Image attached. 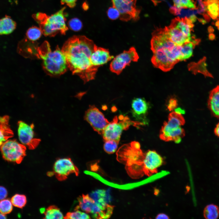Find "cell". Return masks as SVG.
Returning a JSON list of instances; mask_svg holds the SVG:
<instances>
[{
  "label": "cell",
  "instance_id": "cell-7",
  "mask_svg": "<svg viewBox=\"0 0 219 219\" xmlns=\"http://www.w3.org/2000/svg\"><path fill=\"white\" fill-rule=\"evenodd\" d=\"M113 6L120 13V19L124 22L131 19L136 21L139 18L141 10L136 5L137 0H111Z\"/></svg>",
  "mask_w": 219,
  "mask_h": 219
},
{
  "label": "cell",
  "instance_id": "cell-19",
  "mask_svg": "<svg viewBox=\"0 0 219 219\" xmlns=\"http://www.w3.org/2000/svg\"><path fill=\"white\" fill-rule=\"evenodd\" d=\"M184 130L181 127L169 129H162L160 134V138L165 141H173L177 144L179 143L181 138L185 135Z\"/></svg>",
  "mask_w": 219,
  "mask_h": 219
},
{
  "label": "cell",
  "instance_id": "cell-31",
  "mask_svg": "<svg viewBox=\"0 0 219 219\" xmlns=\"http://www.w3.org/2000/svg\"><path fill=\"white\" fill-rule=\"evenodd\" d=\"M66 219H90V216L86 213L82 212L78 209H75L72 212H68L64 217Z\"/></svg>",
  "mask_w": 219,
  "mask_h": 219
},
{
  "label": "cell",
  "instance_id": "cell-28",
  "mask_svg": "<svg viewBox=\"0 0 219 219\" xmlns=\"http://www.w3.org/2000/svg\"><path fill=\"white\" fill-rule=\"evenodd\" d=\"M42 32L40 28L35 26L30 28L27 31L26 35V38L29 40L35 41L41 37Z\"/></svg>",
  "mask_w": 219,
  "mask_h": 219
},
{
  "label": "cell",
  "instance_id": "cell-5",
  "mask_svg": "<svg viewBox=\"0 0 219 219\" xmlns=\"http://www.w3.org/2000/svg\"><path fill=\"white\" fill-rule=\"evenodd\" d=\"M142 123L131 120L127 116L120 115L115 116L112 121L109 122L102 134L104 141L114 140L119 142L122 131L128 129L131 125L138 126Z\"/></svg>",
  "mask_w": 219,
  "mask_h": 219
},
{
  "label": "cell",
  "instance_id": "cell-43",
  "mask_svg": "<svg viewBox=\"0 0 219 219\" xmlns=\"http://www.w3.org/2000/svg\"><path fill=\"white\" fill-rule=\"evenodd\" d=\"M209 39L211 40H214L215 38V36L212 33H210L209 36Z\"/></svg>",
  "mask_w": 219,
  "mask_h": 219
},
{
  "label": "cell",
  "instance_id": "cell-2",
  "mask_svg": "<svg viewBox=\"0 0 219 219\" xmlns=\"http://www.w3.org/2000/svg\"><path fill=\"white\" fill-rule=\"evenodd\" d=\"M151 50L153 66L164 72L170 71L175 65L182 61V46H179L169 38L164 28H157L152 33Z\"/></svg>",
  "mask_w": 219,
  "mask_h": 219
},
{
  "label": "cell",
  "instance_id": "cell-37",
  "mask_svg": "<svg viewBox=\"0 0 219 219\" xmlns=\"http://www.w3.org/2000/svg\"><path fill=\"white\" fill-rule=\"evenodd\" d=\"M77 1V0H61V5L66 4L69 7L73 8L75 6Z\"/></svg>",
  "mask_w": 219,
  "mask_h": 219
},
{
  "label": "cell",
  "instance_id": "cell-13",
  "mask_svg": "<svg viewBox=\"0 0 219 219\" xmlns=\"http://www.w3.org/2000/svg\"><path fill=\"white\" fill-rule=\"evenodd\" d=\"M163 162L162 158L156 151H148L144 154L142 161L144 174L150 176L156 172Z\"/></svg>",
  "mask_w": 219,
  "mask_h": 219
},
{
  "label": "cell",
  "instance_id": "cell-11",
  "mask_svg": "<svg viewBox=\"0 0 219 219\" xmlns=\"http://www.w3.org/2000/svg\"><path fill=\"white\" fill-rule=\"evenodd\" d=\"M54 172L59 180H65L68 176L74 173L76 176L79 174V170L70 158H59L55 162L53 167Z\"/></svg>",
  "mask_w": 219,
  "mask_h": 219
},
{
  "label": "cell",
  "instance_id": "cell-10",
  "mask_svg": "<svg viewBox=\"0 0 219 219\" xmlns=\"http://www.w3.org/2000/svg\"><path fill=\"white\" fill-rule=\"evenodd\" d=\"M84 119L95 131L101 135L109 123L103 114L94 105L90 106L85 112Z\"/></svg>",
  "mask_w": 219,
  "mask_h": 219
},
{
  "label": "cell",
  "instance_id": "cell-25",
  "mask_svg": "<svg viewBox=\"0 0 219 219\" xmlns=\"http://www.w3.org/2000/svg\"><path fill=\"white\" fill-rule=\"evenodd\" d=\"M16 23L11 17L5 15L0 19V35H8L12 33L16 29Z\"/></svg>",
  "mask_w": 219,
  "mask_h": 219
},
{
  "label": "cell",
  "instance_id": "cell-46",
  "mask_svg": "<svg viewBox=\"0 0 219 219\" xmlns=\"http://www.w3.org/2000/svg\"><path fill=\"white\" fill-rule=\"evenodd\" d=\"M46 209L44 207L41 208L40 209V211L41 214L44 213Z\"/></svg>",
  "mask_w": 219,
  "mask_h": 219
},
{
  "label": "cell",
  "instance_id": "cell-14",
  "mask_svg": "<svg viewBox=\"0 0 219 219\" xmlns=\"http://www.w3.org/2000/svg\"><path fill=\"white\" fill-rule=\"evenodd\" d=\"M170 25L179 29L196 45L199 43L200 39H196L192 33L194 25L189 18L176 17L172 20Z\"/></svg>",
  "mask_w": 219,
  "mask_h": 219
},
{
  "label": "cell",
  "instance_id": "cell-35",
  "mask_svg": "<svg viewBox=\"0 0 219 219\" xmlns=\"http://www.w3.org/2000/svg\"><path fill=\"white\" fill-rule=\"evenodd\" d=\"M107 15L110 19L114 20L120 17V13L116 8L112 6L109 8L108 9Z\"/></svg>",
  "mask_w": 219,
  "mask_h": 219
},
{
  "label": "cell",
  "instance_id": "cell-17",
  "mask_svg": "<svg viewBox=\"0 0 219 219\" xmlns=\"http://www.w3.org/2000/svg\"><path fill=\"white\" fill-rule=\"evenodd\" d=\"M114 58L110 55L108 50L98 47L96 44L90 57L92 64L99 68L106 63Z\"/></svg>",
  "mask_w": 219,
  "mask_h": 219
},
{
  "label": "cell",
  "instance_id": "cell-30",
  "mask_svg": "<svg viewBox=\"0 0 219 219\" xmlns=\"http://www.w3.org/2000/svg\"><path fill=\"white\" fill-rule=\"evenodd\" d=\"M196 45L191 42L186 43L182 45V53L183 55L182 61L189 58L192 56L193 49Z\"/></svg>",
  "mask_w": 219,
  "mask_h": 219
},
{
  "label": "cell",
  "instance_id": "cell-47",
  "mask_svg": "<svg viewBox=\"0 0 219 219\" xmlns=\"http://www.w3.org/2000/svg\"><path fill=\"white\" fill-rule=\"evenodd\" d=\"M47 176H51L54 175V171L53 172H49L47 173Z\"/></svg>",
  "mask_w": 219,
  "mask_h": 219
},
{
  "label": "cell",
  "instance_id": "cell-34",
  "mask_svg": "<svg viewBox=\"0 0 219 219\" xmlns=\"http://www.w3.org/2000/svg\"><path fill=\"white\" fill-rule=\"evenodd\" d=\"M68 25L70 29L76 32L81 30L83 26L81 21L76 18H73L69 20L68 23Z\"/></svg>",
  "mask_w": 219,
  "mask_h": 219
},
{
  "label": "cell",
  "instance_id": "cell-1",
  "mask_svg": "<svg viewBox=\"0 0 219 219\" xmlns=\"http://www.w3.org/2000/svg\"><path fill=\"white\" fill-rule=\"evenodd\" d=\"M95 44L84 36H74L64 43L61 50L68 68L84 83L95 79L98 68L91 64L90 57Z\"/></svg>",
  "mask_w": 219,
  "mask_h": 219
},
{
  "label": "cell",
  "instance_id": "cell-3",
  "mask_svg": "<svg viewBox=\"0 0 219 219\" xmlns=\"http://www.w3.org/2000/svg\"><path fill=\"white\" fill-rule=\"evenodd\" d=\"M36 46L34 55L42 60L43 68L47 74L57 76L66 72L68 68L66 57L58 46L52 51L47 41H45L39 47Z\"/></svg>",
  "mask_w": 219,
  "mask_h": 219
},
{
  "label": "cell",
  "instance_id": "cell-39",
  "mask_svg": "<svg viewBox=\"0 0 219 219\" xmlns=\"http://www.w3.org/2000/svg\"><path fill=\"white\" fill-rule=\"evenodd\" d=\"M156 219H169V216L166 214L164 213H160L158 214L155 218Z\"/></svg>",
  "mask_w": 219,
  "mask_h": 219
},
{
  "label": "cell",
  "instance_id": "cell-24",
  "mask_svg": "<svg viewBox=\"0 0 219 219\" xmlns=\"http://www.w3.org/2000/svg\"><path fill=\"white\" fill-rule=\"evenodd\" d=\"M185 120L181 114L175 112L171 113L169 116L167 122H165L162 128L165 129H172L183 125Z\"/></svg>",
  "mask_w": 219,
  "mask_h": 219
},
{
  "label": "cell",
  "instance_id": "cell-15",
  "mask_svg": "<svg viewBox=\"0 0 219 219\" xmlns=\"http://www.w3.org/2000/svg\"><path fill=\"white\" fill-rule=\"evenodd\" d=\"M200 10L203 16L207 15L214 20H219V0H199Z\"/></svg>",
  "mask_w": 219,
  "mask_h": 219
},
{
  "label": "cell",
  "instance_id": "cell-33",
  "mask_svg": "<svg viewBox=\"0 0 219 219\" xmlns=\"http://www.w3.org/2000/svg\"><path fill=\"white\" fill-rule=\"evenodd\" d=\"M119 143V142L114 140L105 141L103 146L104 149L108 154H113L116 150Z\"/></svg>",
  "mask_w": 219,
  "mask_h": 219
},
{
  "label": "cell",
  "instance_id": "cell-23",
  "mask_svg": "<svg viewBox=\"0 0 219 219\" xmlns=\"http://www.w3.org/2000/svg\"><path fill=\"white\" fill-rule=\"evenodd\" d=\"M131 107L134 116L138 117L146 114L148 109L149 105L144 98H137L132 100Z\"/></svg>",
  "mask_w": 219,
  "mask_h": 219
},
{
  "label": "cell",
  "instance_id": "cell-18",
  "mask_svg": "<svg viewBox=\"0 0 219 219\" xmlns=\"http://www.w3.org/2000/svg\"><path fill=\"white\" fill-rule=\"evenodd\" d=\"M164 30L170 39L173 42L179 46L191 42L190 39L186 36L179 28L170 25L165 26Z\"/></svg>",
  "mask_w": 219,
  "mask_h": 219
},
{
  "label": "cell",
  "instance_id": "cell-41",
  "mask_svg": "<svg viewBox=\"0 0 219 219\" xmlns=\"http://www.w3.org/2000/svg\"><path fill=\"white\" fill-rule=\"evenodd\" d=\"M214 133L216 136L219 137V122L216 125L214 129Z\"/></svg>",
  "mask_w": 219,
  "mask_h": 219
},
{
  "label": "cell",
  "instance_id": "cell-29",
  "mask_svg": "<svg viewBox=\"0 0 219 219\" xmlns=\"http://www.w3.org/2000/svg\"><path fill=\"white\" fill-rule=\"evenodd\" d=\"M10 200L13 206L20 208L24 207L27 202L26 196L24 195L18 194L12 196Z\"/></svg>",
  "mask_w": 219,
  "mask_h": 219
},
{
  "label": "cell",
  "instance_id": "cell-49",
  "mask_svg": "<svg viewBox=\"0 0 219 219\" xmlns=\"http://www.w3.org/2000/svg\"><path fill=\"white\" fill-rule=\"evenodd\" d=\"M216 26L217 27H219V20H217L215 24Z\"/></svg>",
  "mask_w": 219,
  "mask_h": 219
},
{
  "label": "cell",
  "instance_id": "cell-26",
  "mask_svg": "<svg viewBox=\"0 0 219 219\" xmlns=\"http://www.w3.org/2000/svg\"><path fill=\"white\" fill-rule=\"evenodd\" d=\"M44 214V219H62L64 218V217L60 209L54 205L49 206L46 209Z\"/></svg>",
  "mask_w": 219,
  "mask_h": 219
},
{
  "label": "cell",
  "instance_id": "cell-42",
  "mask_svg": "<svg viewBox=\"0 0 219 219\" xmlns=\"http://www.w3.org/2000/svg\"><path fill=\"white\" fill-rule=\"evenodd\" d=\"M189 18L193 23L196 22L197 19V17L194 15L191 16Z\"/></svg>",
  "mask_w": 219,
  "mask_h": 219
},
{
  "label": "cell",
  "instance_id": "cell-22",
  "mask_svg": "<svg viewBox=\"0 0 219 219\" xmlns=\"http://www.w3.org/2000/svg\"><path fill=\"white\" fill-rule=\"evenodd\" d=\"M174 5L169 10L171 13L174 15L180 14L182 9H188L190 10L198 9L196 2L193 0H172Z\"/></svg>",
  "mask_w": 219,
  "mask_h": 219
},
{
  "label": "cell",
  "instance_id": "cell-4",
  "mask_svg": "<svg viewBox=\"0 0 219 219\" xmlns=\"http://www.w3.org/2000/svg\"><path fill=\"white\" fill-rule=\"evenodd\" d=\"M66 8L64 7L55 13L49 16L39 12L32 17L38 23L42 33L45 36H54L59 33L65 35L68 28L64 14Z\"/></svg>",
  "mask_w": 219,
  "mask_h": 219
},
{
  "label": "cell",
  "instance_id": "cell-36",
  "mask_svg": "<svg viewBox=\"0 0 219 219\" xmlns=\"http://www.w3.org/2000/svg\"><path fill=\"white\" fill-rule=\"evenodd\" d=\"M178 105V101L175 98H171L168 101L167 105L168 109L170 111L175 109Z\"/></svg>",
  "mask_w": 219,
  "mask_h": 219
},
{
  "label": "cell",
  "instance_id": "cell-45",
  "mask_svg": "<svg viewBox=\"0 0 219 219\" xmlns=\"http://www.w3.org/2000/svg\"><path fill=\"white\" fill-rule=\"evenodd\" d=\"M199 21L201 22L202 24H204L207 23V21L204 19H198Z\"/></svg>",
  "mask_w": 219,
  "mask_h": 219
},
{
  "label": "cell",
  "instance_id": "cell-44",
  "mask_svg": "<svg viewBox=\"0 0 219 219\" xmlns=\"http://www.w3.org/2000/svg\"><path fill=\"white\" fill-rule=\"evenodd\" d=\"M208 30L209 33H211L214 31V29L212 26H210L208 28Z\"/></svg>",
  "mask_w": 219,
  "mask_h": 219
},
{
  "label": "cell",
  "instance_id": "cell-27",
  "mask_svg": "<svg viewBox=\"0 0 219 219\" xmlns=\"http://www.w3.org/2000/svg\"><path fill=\"white\" fill-rule=\"evenodd\" d=\"M203 216L207 219H215L219 216V208L218 206L214 204L207 205L203 211Z\"/></svg>",
  "mask_w": 219,
  "mask_h": 219
},
{
  "label": "cell",
  "instance_id": "cell-20",
  "mask_svg": "<svg viewBox=\"0 0 219 219\" xmlns=\"http://www.w3.org/2000/svg\"><path fill=\"white\" fill-rule=\"evenodd\" d=\"M9 120L8 115L0 116V146L14 135L9 124Z\"/></svg>",
  "mask_w": 219,
  "mask_h": 219
},
{
  "label": "cell",
  "instance_id": "cell-21",
  "mask_svg": "<svg viewBox=\"0 0 219 219\" xmlns=\"http://www.w3.org/2000/svg\"><path fill=\"white\" fill-rule=\"evenodd\" d=\"M208 106L212 115L219 119V86L210 92L208 101Z\"/></svg>",
  "mask_w": 219,
  "mask_h": 219
},
{
  "label": "cell",
  "instance_id": "cell-32",
  "mask_svg": "<svg viewBox=\"0 0 219 219\" xmlns=\"http://www.w3.org/2000/svg\"><path fill=\"white\" fill-rule=\"evenodd\" d=\"M13 209V205L11 200L4 199L0 201V213L5 215L10 213Z\"/></svg>",
  "mask_w": 219,
  "mask_h": 219
},
{
  "label": "cell",
  "instance_id": "cell-12",
  "mask_svg": "<svg viewBox=\"0 0 219 219\" xmlns=\"http://www.w3.org/2000/svg\"><path fill=\"white\" fill-rule=\"evenodd\" d=\"M78 205L75 209H80L86 213L90 214L95 218H108L105 213L89 195L83 194L78 198Z\"/></svg>",
  "mask_w": 219,
  "mask_h": 219
},
{
  "label": "cell",
  "instance_id": "cell-48",
  "mask_svg": "<svg viewBox=\"0 0 219 219\" xmlns=\"http://www.w3.org/2000/svg\"><path fill=\"white\" fill-rule=\"evenodd\" d=\"M7 218L5 215L3 214L0 213V219H6Z\"/></svg>",
  "mask_w": 219,
  "mask_h": 219
},
{
  "label": "cell",
  "instance_id": "cell-8",
  "mask_svg": "<svg viewBox=\"0 0 219 219\" xmlns=\"http://www.w3.org/2000/svg\"><path fill=\"white\" fill-rule=\"evenodd\" d=\"M139 58L135 48L131 47L128 50L124 51L113 58L110 63L109 69L112 72L119 75L131 62H137Z\"/></svg>",
  "mask_w": 219,
  "mask_h": 219
},
{
  "label": "cell",
  "instance_id": "cell-9",
  "mask_svg": "<svg viewBox=\"0 0 219 219\" xmlns=\"http://www.w3.org/2000/svg\"><path fill=\"white\" fill-rule=\"evenodd\" d=\"M17 124L18 134L20 142L30 149L35 148L40 140L34 137L33 124L29 125L22 121H19Z\"/></svg>",
  "mask_w": 219,
  "mask_h": 219
},
{
  "label": "cell",
  "instance_id": "cell-38",
  "mask_svg": "<svg viewBox=\"0 0 219 219\" xmlns=\"http://www.w3.org/2000/svg\"><path fill=\"white\" fill-rule=\"evenodd\" d=\"M8 195L6 189L3 186H0V201L5 199Z\"/></svg>",
  "mask_w": 219,
  "mask_h": 219
},
{
  "label": "cell",
  "instance_id": "cell-6",
  "mask_svg": "<svg viewBox=\"0 0 219 219\" xmlns=\"http://www.w3.org/2000/svg\"><path fill=\"white\" fill-rule=\"evenodd\" d=\"M25 146L16 140L8 139L0 146V151L5 160L17 164L21 163L26 155Z\"/></svg>",
  "mask_w": 219,
  "mask_h": 219
},
{
  "label": "cell",
  "instance_id": "cell-16",
  "mask_svg": "<svg viewBox=\"0 0 219 219\" xmlns=\"http://www.w3.org/2000/svg\"><path fill=\"white\" fill-rule=\"evenodd\" d=\"M90 196L109 218L112 214L113 206L108 203L109 200L106 191L102 189L96 190L91 193Z\"/></svg>",
  "mask_w": 219,
  "mask_h": 219
},
{
  "label": "cell",
  "instance_id": "cell-40",
  "mask_svg": "<svg viewBox=\"0 0 219 219\" xmlns=\"http://www.w3.org/2000/svg\"><path fill=\"white\" fill-rule=\"evenodd\" d=\"M175 112L180 114H183L185 113V110L180 107H177L175 109Z\"/></svg>",
  "mask_w": 219,
  "mask_h": 219
}]
</instances>
